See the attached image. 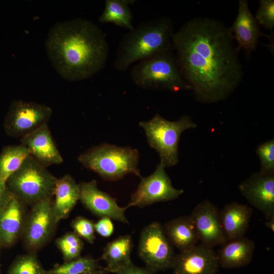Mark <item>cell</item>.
Returning a JSON list of instances; mask_svg holds the SVG:
<instances>
[{
    "mask_svg": "<svg viewBox=\"0 0 274 274\" xmlns=\"http://www.w3.org/2000/svg\"><path fill=\"white\" fill-rule=\"evenodd\" d=\"M232 40L229 28L206 17L193 18L173 33L179 71L198 101L223 100L241 83L243 68Z\"/></svg>",
    "mask_w": 274,
    "mask_h": 274,
    "instance_id": "obj_1",
    "label": "cell"
},
{
    "mask_svg": "<svg viewBox=\"0 0 274 274\" xmlns=\"http://www.w3.org/2000/svg\"><path fill=\"white\" fill-rule=\"evenodd\" d=\"M45 48L56 72L70 81L88 79L100 71L109 50L101 29L83 18L54 24L48 32Z\"/></svg>",
    "mask_w": 274,
    "mask_h": 274,
    "instance_id": "obj_2",
    "label": "cell"
},
{
    "mask_svg": "<svg viewBox=\"0 0 274 274\" xmlns=\"http://www.w3.org/2000/svg\"><path fill=\"white\" fill-rule=\"evenodd\" d=\"M173 33L172 21L166 17H158L134 27L119 43L114 61L115 68L125 71L133 63L173 49Z\"/></svg>",
    "mask_w": 274,
    "mask_h": 274,
    "instance_id": "obj_3",
    "label": "cell"
},
{
    "mask_svg": "<svg viewBox=\"0 0 274 274\" xmlns=\"http://www.w3.org/2000/svg\"><path fill=\"white\" fill-rule=\"evenodd\" d=\"M139 158L136 149L104 143L88 149L78 159L103 179L117 181L129 174L142 177L138 166Z\"/></svg>",
    "mask_w": 274,
    "mask_h": 274,
    "instance_id": "obj_4",
    "label": "cell"
},
{
    "mask_svg": "<svg viewBox=\"0 0 274 274\" xmlns=\"http://www.w3.org/2000/svg\"><path fill=\"white\" fill-rule=\"evenodd\" d=\"M172 50L139 61L130 73L133 83L147 89L172 92L190 89L180 74Z\"/></svg>",
    "mask_w": 274,
    "mask_h": 274,
    "instance_id": "obj_5",
    "label": "cell"
},
{
    "mask_svg": "<svg viewBox=\"0 0 274 274\" xmlns=\"http://www.w3.org/2000/svg\"><path fill=\"white\" fill-rule=\"evenodd\" d=\"M57 179L29 155L6 182L10 192L24 204H34L54 195Z\"/></svg>",
    "mask_w": 274,
    "mask_h": 274,
    "instance_id": "obj_6",
    "label": "cell"
},
{
    "mask_svg": "<svg viewBox=\"0 0 274 274\" xmlns=\"http://www.w3.org/2000/svg\"><path fill=\"white\" fill-rule=\"evenodd\" d=\"M139 125L144 129L150 146L156 150L160 161L170 167L178 162V147L181 134L188 129L197 127L187 115L175 121H168L159 114L147 121H141Z\"/></svg>",
    "mask_w": 274,
    "mask_h": 274,
    "instance_id": "obj_7",
    "label": "cell"
},
{
    "mask_svg": "<svg viewBox=\"0 0 274 274\" xmlns=\"http://www.w3.org/2000/svg\"><path fill=\"white\" fill-rule=\"evenodd\" d=\"M52 114L49 106L32 101L15 100L11 103L4 127L11 137H23L47 124Z\"/></svg>",
    "mask_w": 274,
    "mask_h": 274,
    "instance_id": "obj_8",
    "label": "cell"
},
{
    "mask_svg": "<svg viewBox=\"0 0 274 274\" xmlns=\"http://www.w3.org/2000/svg\"><path fill=\"white\" fill-rule=\"evenodd\" d=\"M163 227L153 222L142 230L138 246V254L147 268L156 272L171 268L175 257L173 248Z\"/></svg>",
    "mask_w": 274,
    "mask_h": 274,
    "instance_id": "obj_9",
    "label": "cell"
},
{
    "mask_svg": "<svg viewBox=\"0 0 274 274\" xmlns=\"http://www.w3.org/2000/svg\"><path fill=\"white\" fill-rule=\"evenodd\" d=\"M165 167L160 161L151 175L141 178L137 189L126 206L127 209L132 207L143 208L156 202L173 200L184 193L183 189L173 187L165 172Z\"/></svg>",
    "mask_w": 274,
    "mask_h": 274,
    "instance_id": "obj_10",
    "label": "cell"
},
{
    "mask_svg": "<svg viewBox=\"0 0 274 274\" xmlns=\"http://www.w3.org/2000/svg\"><path fill=\"white\" fill-rule=\"evenodd\" d=\"M58 222L51 198L32 205L22 235L26 248L33 252L43 247L51 237Z\"/></svg>",
    "mask_w": 274,
    "mask_h": 274,
    "instance_id": "obj_11",
    "label": "cell"
},
{
    "mask_svg": "<svg viewBox=\"0 0 274 274\" xmlns=\"http://www.w3.org/2000/svg\"><path fill=\"white\" fill-rule=\"evenodd\" d=\"M220 212L209 200L199 203L189 216L201 244L213 248L227 242L223 231Z\"/></svg>",
    "mask_w": 274,
    "mask_h": 274,
    "instance_id": "obj_12",
    "label": "cell"
},
{
    "mask_svg": "<svg viewBox=\"0 0 274 274\" xmlns=\"http://www.w3.org/2000/svg\"><path fill=\"white\" fill-rule=\"evenodd\" d=\"M79 200L83 206L95 215L108 217L125 224L129 221L126 217V207H120L115 198L99 190L96 181L83 182L78 184Z\"/></svg>",
    "mask_w": 274,
    "mask_h": 274,
    "instance_id": "obj_13",
    "label": "cell"
},
{
    "mask_svg": "<svg viewBox=\"0 0 274 274\" xmlns=\"http://www.w3.org/2000/svg\"><path fill=\"white\" fill-rule=\"evenodd\" d=\"M238 189L266 220L274 216V174L254 173L239 185Z\"/></svg>",
    "mask_w": 274,
    "mask_h": 274,
    "instance_id": "obj_14",
    "label": "cell"
},
{
    "mask_svg": "<svg viewBox=\"0 0 274 274\" xmlns=\"http://www.w3.org/2000/svg\"><path fill=\"white\" fill-rule=\"evenodd\" d=\"M219 266L213 248L197 244L175 256L173 274H216Z\"/></svg>",
    "mask_w": 274,
    "mask_h": 274,
    "instance_id": "obj_15",
    "label": "cell"
},
{
    "mask_svg": "<svg viewBox=\"0 0 274 274\" xmlns=\"http://www.w3.org/2000/svg\"><path fill=\"white\" fill-rule=\"evenodd\" d=\"M229 30L233 39L238 43L237 50L243 49L247 56L256 50L260 37H268L260 31L259 24L251 13L248 1L246 0L238 1L237 15Z\"/></svg>",
    "mask_w": 274,
    "mask_h": 274,
    "instance_id": "obj_16",
    "label": "cell"
},
{
    "mask_svg": "<svg viewBox=\"0 0 274 274\" xmlns=\"http://www.w3.org/2000/svg\"><path fill=\"white\" fill-rule=\"evenodd\" d=\"M21 144L27 148L32 157L46 168L63 162L47 124L21 138Z\"/></svg>",
    "mask_w": 274,
    "mask_h": 274,
    "instance_id": "obj_17",
    "label": "cell"
},
{
    "mask_svg": "<svg viewBox=\"0 0 274 274\" xmlns=\"http://www.w3.org/2000/svg\"><path fill=\"white\" fill-rule=\"evenodd\" d=\"M25 204L12 194L0 210V245L10 246L22 235L27 217Z\"/></svg>",
    "mask_w": 274,
    "mask_h": 274,
    "instance_id": "obj_18",
    "label": "cell"
},
{
    "mask_svg": "<svg viewBox=\"0 0 274 274\" xmlns=\"http://www.w3.org/2000/svg\"><path fill=\"white\" fill-rule=\"evenodd\" d=\"M252 213L251 207L237 202L226 204L220 212L221 226L227 242L245 236Z\"/></svg>",
    "mask_w": 274,
    "mask_h": 274,
    "instance_id": "obj_19",
    "label": "cell"
},
{
    "mask_svg": "<svg viewBox=\"0 0 274 274\" xmlns=\"http://www.w3.org/2000/svg\"><path fill=\"white\" fill-rule=\"evenodd\" d=\"M254 249V242L245 236L228 241L217 253L219 264L227 269L245 266L252 261Z\"/></svg>",
    "mask_w": 274,
    "mask_h": 274,
    "instance_id": "obj_20",
    "label": "cell"
},
{
    "mask_svg": "<svg viewBox=\"0 0 274 274\" xmlns=\"http://www.w3.org/2000/svg\"><path fill=\"white\" fill-rule=\"evenodd\" d=\"M170 244L180 252L189 250L198 244L199 239L189 216L174 218L163 226Z\"/></svg>",
    "mask_w": 274,
    "mask_h": 274,
    "instance_id": "obj_21",
    "label": "cell"
},
{
    "mask_svg": "<svg viewBox=\"0 0 274 274\" xmlns=\"http://www.w3.org/2000/svg\"><path fill=\"white\" fill-rule=\"evenodd\" d=\"M54 195L53 209L57 220L67 218L80 198L78 184L69 174L57 179Z\"/></svg>",
    "mask_w": 274,
    "mask_h": 274,
    "instance_id": "obj_22",
    "label": "cell"
},
{
    "mask_svg": "<svg viewBox=\"0 0 274 274\" xmlns=\"http://www.w3.org/2000/svg\"><path fill=\"white\" fill-rule=\"evenodd\" d=\"M133 247L130 235L119 236L108 243L104 248L101 259L106 263L108 273L132 263L130 255Z\"/></svg>",
    "mask_w": 274,
    "mask_h": 274,
    "instance_id": "obj_23",
    "label": "cell"
},
{
    "mask_svg": "<svg viewBox=\"0 0 274 274\" xmlns=\"http://www.w3.org/2000/svg\"><path fill=\"white\" fill-rule=\"evenodd\" d=\"M133 0H106L102 13L99 17L101 23H111L130 30L133 28L130 5Z\"/></svg>",
    "mask_w": 274,
    "mask_h": 274,
    "instance_id": "obj_24",
    "label": "cell"
},
{
    "mask_svg": "<svg viewBox=\"0 0 274 274\" xmlns=\"http://www.w3.org/2000/svg\"><path fill=\"white\" fill-rule=\"evenodd\" d=\"M29 155L27 148L21 144L4 147L0 153V181L6 183Z\"/></svg>",
    "mask_w": 274,
    "mask_h": 274,
    "instance_id": "obj_25",
    "label": "cell"
},
{
    "mask_svg": "<svg viewBox=\"0 0 274 274\" xmlns=\"http://www.w3.org/2000/svg\"><path fill=\"white\" fill-rule=\"evenodd\" d=\"M103 268L98 261L89 257H79L66 261L47 271L49 274H81L100 269Z\"/></svg>",
    "mask_w": 274,
    "mask_h": 274,
    "instance_id": "obj_26",
    "label": "cell"
},
{
    "mask_svg": "<svg viewBox=\"0 0 274 274\" xmlns=\"http://www.w3.org/2000/svg\"><path fill=\"white\" fill-rule=\"evenodd\" d=\"M9 274H47L34 253L16 258L10 267Z\"/></svg>",
    "mask_w": 274,
    "mask_h": 274,
    "instance_id": "obj_27",
    "label": "cell"
},
{
    "mask_svg": "<svg viewBox=\"0 0 274 274\" xmlns=\"http://www.w3.org/2000/svg\"><path fill=\"white\" fill-rule=\"evenodd\" d=\"M56 244L66 261L80 257L83 247L82 240L75 232L66 233L57 240Z\"/></svg>",
    "mask_w": 274,
    "mask_h": 274,
    "instance_id": "obj_28",
    "label": "cell"
},
{
    "mask_svg": "<svg viewBox=\"0 0 274 274\" xmlns=\"http://www.w3.org/2000/svg\"><path fill=\"white\" fill-rule=\"evenodd\" d=\"M256 154L260 161L259 172L265 174H274V140L271 139L261 145L257 148Z\"/></svg>",
    "mask_w": 274,
    "mask_h": 274,
    "instance_id": "obj_29",
    "label": "cell"
},
{
    "mask_svg": "<svg viewBox=\"0 0 274 274\" xmlns=\"http://www.w3.org/2000/svg\"><path fill=\"white\" fill-rule=\"evenodd\" d=\"M255 18L258 24L272 30L274 27V1H259V7Z\"/></svg>",
    "mask_w": 274,
    "mask_h": 274,
    "instance_id": "obj_30",
    "label": "cell"
},
{
    "mask_svg": "<svg viewBox=\"0 0 274 274\" xmlns=\"http://www.w3.org/2000/svg\"><path fill=\"white\" fill-rule=\"evenodd\" d=\"M75 233L85 239L90 244L95 239L94 224L90 220L82 217L76 218L72 223Z\"/></svg>",
    "mask_w": 274,
    "mask_h": 274,
    "instance_id": "obj_31",
    "label": "cell"
},
{
    "mask_svg": "<svg viewBox=\"0 0 274 274\" xmlns=\"http://www.w3.org/2000/svg\"><path fill=\"white\" fill-rule=\"evenodd\" d=\"M95 230L100 235L108 237L114 232V225L110 218L108 217H101L95 224H94Z\"/></svg>",
    "mask_w": 274,
    "mask_h": 274,
    "instance_id": "obj_32",
    "label": "cell"
},
{
    "mask_svg": "<svg viewBox=\"0 0 274 274\" xmlns=\"http://www.w3.org/2000/svg\"><path fill=\"white\" fill-rule=\"evenodd\" d=\"M115 274H155V272L147 268L138 267L131 263L127 265L114 270Z\"/></svg>",
    "mask_w": 274,
    "mask_h": 274,
    "instance_id": "obj_33",
    "label": "cell"
},
{
    "mask_svg": "<svg viewBox=\"0 0 274 274\" xmlns=\"http://www.w3.org/2000/svg\"><path fill=\"white\" fill-rule=\"evenodd\" d=\"M12 194L9 190L6 183L0 181V210L10 198Z\"/></svg>",
    "mask_w": 274,
    "mask_h": 274,
    "instance_id": "obj_34",
    "label": "cell"
},
{
    "mask_svg": "<svg viewBox=\"0 0 274 274\" xmlns=\"http://www.w3.org/2000/svg\"><path fill=\"white\" fill-rule=\"evenodd\" d=\"M265 226L270 229L272 232L274 231V216L265 222Z\"/></svg>",
    "mask_w": 274,
    "mask_h": 274,
    "instance_id": "obj_35",
    "label": "cell"
},
{
    "mask_svg": "<svg viewBox=\"0 0 274 274\" xmlns=\"http://www.w3.org/2000/svg\"><path fill=\"white\" fill-rule=\"evenodd\" d=\"M108 272L105 269V267H103L100 269H98L95 271L86 272V273H83L81 274H106ZM47 274H49L47 273ZM63 274H71V273H63Z\"/></svg>",
    "mask_w": 274,
    "mask_h": 274,
    "instance_id": "obj_36",
    "label": "cell"
}]
</instances>
